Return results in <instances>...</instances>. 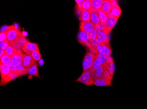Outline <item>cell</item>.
Wrapping results in <instances>:
<instances>
[{
	"instance_id": "cell-25",
	"label": "cell",
	"mask_w": 147,
	"mask_h": 109,
	"mask_svg": "<svg viewBox=\"0 0 147 109\" xmlns=\"http://www.w3.org/2000/svg\"><path fill=\"white\" fill-rule=\"evenodd\" d=\"M104 49L105 55L106 56H111V48L109 43L101 44Z\"/></svg>"
},
{
	"instance_id": "cell-27",
	"label": "cell",
	"mask_w": 147,
	"mask_h": 109,
	"mask_svg": "<svg viewBox=\"0 0 147 109\" xmlns=\"http://www.w3.org/2000/svg\"><path fill=\"white\" fill-rule=\"evenodd\" d=\"M19 50L10 44L9 46L7 48L5 51L6 53L8 54V55L12 56L14 55H15L18 51Z\"/></svg>"
},
{
	"instance_id": "cell-4",
	"label": "cell",
	"mask_w": 147,
	"mask_h": 109,
	"mask_svg": "<svg viewBox=\"0 0 147 109\" xmlns=\"http://www.w3.org/2000/svg\"><path fill=\"white\" fill-rule=\"evenodd\" d=\"M118 20V18L109 15L107 21L103 26V32L106 33H109L115 26Z\"/></svg>"
},
{
	"instance_id": "cell-29",
	"label": "cell",
	"mask_w": 147,
	"mask_h": 109,
	"mask_svg": "<svg viewBox=\"0 0 147 109\" xmlns=\"http://www.w3.org/2000/svg\"><path fill=\"white\" fill-rule=\"evenodd\" d=\"M29 55H30L36 61L40 60L41 59V55L40 52L39 50L30 53Z\"/></svg>"
},
{
	"instance_id": "cell-19",
	"label": "cell",
	"mask_w": 147,
	"mask_h": 109,
	"mask_svg": "<svg viewBox=\"0 0 147 109\" xmlns=\"http://www.w3.org/2000/svg\"><path fill=\"white\" fill-rule=\"evenodd\" d=\"M112 9L111 0H104L102 4L101 10L106 13H109Z\"/></svg>"
},
{
	"instance_id": "cell-20",
	"label": "cell",
	"mask_w": 147,
	"mask_h": 109,
	"mask_svg": "<svg viewBox=\"0 0 147 109\" xmlns=\"http://www.w3.org/2000/svg\"><path fill=\"white\" fill-rule=\"evenodd\" d=\"M27 71L28 69L24 68L22 63L16 65L15 72L19 77L27 74Z\"/></svg>"
},
{
	"instance_id": "cell-33",
	"label": "cell",
	"mask_w": 147,
	"mask_h": 109,
	"mask_svg": "<svg viewBox=\"0 0 147 109\" xmlns=\"http://www.w3.org/2000/svg\"><path fill=\"white\" fill-rule=\"evenodd\" d=\"M8 65H9L11 72H15L16 64L14 61L11 60Z\"/></svg>"
},
{
	"instance_id": "cell-31",
	"label": "cell",
	"mask_w": 147,
	"mask_h": 109,
	"mask_svg": "<svg viewBox=\"0 0 147 109\" xmlns=\"http://www.w3.org/2000/svg\"><path fill=\"white\" fill-rule=\"evenodd\" d=\"M96 57L100 61L102 64L105 66V65L106 64L107 56L105 55H102L98 54L96 55Z\"/></svg>"
},
{
	"instance_id": "cell-34",
	"label": "cell",
	"mask_w": 147,
	"mask_h": 109,
	"mask_svg": "<svg viewBox=\"0 0 147 109\" xmlns=\"http://www.w3.org/2000/svg\"><path fill=\"white\" fill-rule=\"evenodd\" d=\"M0 41L1 42L7 41V32L6 31H1L0 33Z\"/></svg>"
},
{
	"instance_id": "cell-15",
	"label": "cell",
	"mask_w": 147,
	"mask_h": 109,
	"mask_svg": "<svg viewBox=\"0 0 147 109\" xmlns=\"http://www.w3.org/2000/svg\"><path fill=\"white\" fill-rule=\"evenodd\" d=\"M23 57L24 54L22 53L20 50H19L15 55L11 56V60L15 62L17 65L19 64L22 63L23 60Z\"/></svg>"
},
{
	"instance_id": "cell-18",
	"label": "cell",
	"mask_w": 147,
	"mask_h": 109,
	"mask_svg": "<svg viewBox=\"0 0 147 109\" xmlns=\"http://www.w3.org/2000/svg\"><path fill=\"white\" fill-rule=\"evenodd\" d=\"M98 12L99 18H100V24L102 26H104L109 18V14L104 12L101 10L99 11Z\"/></svg>"
},
{
	"instance_id": "cell-26",
	"label": "cell",
	"mask_w": 147,
	"mask_h": 109,
	"mask_svg": "<svg viewBox=\"0 0 147 109\" xmlns=\"http://www.w3.org/2000/svg\"><path fill=\"white\" fill-rule=\"evenodd\" d=\"M11 60V56L8 55V54H5L0 58V64L7 65Z\"/></svg>"
},
{
	"instance_id": "cell-36",
	"label": "cell",
	"mask_w": 147,
	"mask_h": 109,
	"mask_svg": "<svg viewBox=\"0 0 147 109\" xmlns=\"http://www.w3.org/2000/svg\"><path fill=\"white\" fill-rule=\"evenodd\" d=\"M10 42L7 41H6L2 42H1V50H5L9 46Z\"/></svg>"
},
{
	"instance_id": "cell-13",
	"label": "cell",
	"mask_w": 147,
	"mask_h": 109,
	"mask_svg": "<svg viewBox=\"0 0 147 109\" xmlns=\"http://www.w3.org/2000/svg\"><path fill=\"white\" fill-rule=\"evenodd\" d=\"M19 77L15 72H10L8 76H7L5 78L1 79V86H4L6 85L11 80H13Z\"/></svg>"
},
{
	"instance_id": "cell-23",
	"label": "cell",
	"mask_w": 147,
	"mask_h": 109,
	"mask_svg": "<svg viewBox=\"0 0 147 109\" xmlns=\"http://www.w3.org/2000/svg\"><path fill=\"white\" fill-rule=\"evenodd\" d=\"M90 13L89 11L85 10H82L80 15L79 20L82 22H87V21H90Z\"/></svg>"
},
{
	"instance_id": "cell-9",
	"label": "cell",
	"mask_w": 147,
	"mask_h": 109,
	"mask_svg": "<svg viewBox=\"0 0 147 109\" xmlns=\"http://www.w3.org/2000/svg\"><path fill=\"white\" fill-rule=\"evenodd\" d=\"M94 24L91 22L90 21L87 22H81L80 24V31L89 32L90 31L93 29H95Z\"/></svg>"
},
{
	"instance_id": "cell-3",
	"label": "cell",
	"mask_w": 147,
	"mask_h": 109,
	"mask_svg": "<svg viewBox=\"0 0 147 109\" xmlns=\"http://www.w3.org/2000/svg\"><path fill=\"white\" fill-rule=\"evenodd\" d=\"M7 40L10 43L17 38L21 33L14 25L9 26L6 30Z\"/></svg>"
},
{
	"instance_id": "cell-38",
	"label": "cell",
	"mask_w": 147,
	"mask_h": 109,
	"mask_svg": "<svg viewBox=\"0 0 147 109\" xmlns=\"http://www.w3.org/2000/svg\"><path fill=\"white\" fill-rule=\"evenodd\" d=\"M114 62V60L111 56H107L106 58V64Z\"/></svg>"
},
{
	"instance_id": "cell-2",
	"label": "cell",
	"mask_w": 147,
	"mask_h": 109,
	"mask_svg": "<svg viewBox=\"0 0 147 109\" xmlns=\"http://www.w3.org/2000/svg\"><path fill=\"white\" fill-rule=\"evenodd\" d=\"M96 57V55L91 52H88L86 54L82 63L83 71H87L92 69V65Z\"/></svg>"
},
{
	"instance_id": "cell-28",
	"label": "cell",
	"mask_w": 147,
	"mask_h": 109,
	"mask_svg": "<svg viewBox=\"0 0 147 109\" xmlns=\"http://www.w3.org/2000/svg\"><path fill=\"white\" fill-rule=\"evenodd\" d=\"M92 8L91 0H84L82 5V10H85L89 11Z\"/></svg>"
},
{
	"instance_id": "cell-35",
	"label": "cell",
	"mask_w": 147,
	"mask_h": 109,
	"mask_svg": "<svg viewBox=\"0 0 147 109\" xmlns=\"http://www.w3.org/2000/svg\"><path fill=\"white\" fill-rule=\"evenodd\" d=\"M88 33H89V36H90V40L96 39L97 32L96 31L95 29L91 30L89 32H88Z\"/></svg>"
},
{
	"instance_id": "cell-37",
	"label": "cell",
	"mask_w": 147,
	"mask_h": 109,
	"mask_svg": "<svg viewBox=\"0 0 147 109\" xmlns=\"http://www.w3.org/2000/svg\"><path fill=\"white\" fill-rule=\"evenodd\" d=\"M97 50L98 52V54L102 55H105V52H104V49L103 47L101 46V44H98L97 46Z\"/></svg>"
},
{
	"instance_id": "cell-40",
	"label": "cell",
	"mask_w": 147,
	"mask_h": 109,
	"mask_svg": "<svg viewBox=\"0 0 147 109\" xmlns=\"http://www.w3.org/2000/svg\"><path fill=\"white\" fill-rule=\"evenodd\" d=\"M0 52H1V55H0V57L3 56V55H5L6 53L5 50H1H1H0Z\"/></svg>"
},
{
	"instance_id": "cell-17",
	"label": "cell",
	"mask_w": 147,
	"mask_h": 109,
	"mask_svg": "<svg viewBox=\"0 0 147 109\" xmlns=\"http://www.w3.org/2000/svg\"><path fill=\"white\" fill-rule=\"evenodd\" d=\"M10 70L9 68L8 65H1L0 66V72L1 79L5 78L8 76V75L10 73Z\"/></svg>"
},
{
	"instance_id": "cell-30",
	"label": "cell",
	"mask_w": 147,
	"mask_h": 109,
	"mask_svg": "<svg viewBox=\"0 0 147 109\" xmlns=\"http://www.w3.org/2000/svg\"><path fill=\"white\" fill-rule=\"evenodd\" d=\"M109 33H106L103 32L101 37V43L100 44L109 43Z\"/></svg>"
},
{
	"instance_id": "cell-24",
	"label": "cell",
	"mask_w": 147,
	"mask_h": 109,
	"mask_svg": "<svg viewBox=\"0 0 147 109\" xmlns=\"http://www.w3.org/2000/svg\"><path fill=\"white\" fill-rule=\"evenodd\" d=\"M105 66L109 73L111 79H112L115 73V65L114 63L113 62V63H110L106 64Z\"/></svg>"
},
{
	"instance_id": "cell-22",
	"label": "cell",
	"mask_w": 147,
	"mask_h": 109,
	"mask_svg": "<svg viewBox=\"0 0 147 109\" xmlns=\"http://www.w3.org/2000/svg\"><path fill=\"white\" fill-rule=\"evenodd\" d=\"M103 2V0H91L92 6L93 9L98 11L101 10Z\"/></svg>"
},
{
	"instance_id": "cell-39",
	"label": "cell",
	"mask_w": 147,
	"mask_h": 109,
	"mask_svg": "<svg viewBox=\"0 0 147 109\" xmlns=\"http://www.w3.org/2000/svg\"><path fill=\"white\" fill-rule=\"evenodd\" d=\"M111 1L112 8L119 5H118V2H117V1H115V0H111Z\"/></svg>"
},
{
	"instance_id": "cell-14",
	"label": "cell",
	"mask_w": 147,
	"mask_h": 109,
	"mask_svg": "<svg viewBox=\"0 0 147 109\" xmlns=\"http://www.w3.org/2000/svg\"><path fill=\"white\" fill-rule=\"evenodd\" d=\"M121 14H122V10L119 5L112 8L109 13V15H111L118 19L120 17Z\"/></svg>"
},
{
	"instance_id": "cell-5",
	"label": "cell",
	"mask_w": 147,
	"mask_h": 109,
	"mask_svg": "<svg viewBox=\"0 0 147 109\" xmlns=\"http://www.w3.org/2000/svg\"><path fill=\"white\" fill-rule=\"evenodd\" d=\"M28 42L25 36L21 34L14 41L11 42L10 44L18 50H20L23 49Z\"/></svg>"
},
{
	"instance_id": "cell-8",
	"label": "cell",
	"mask_w": 147,
	"mask_h": 109,
	"mask_svg": "<svg viewBox=\"0 0 147 109\" xmlns=\"http://www.w3.org/2000/svg\"><path fill=\"white\" fill-rule=\"evenodd\" d=\"M22 50L26 54L30 55L33 52L39 50L38 46L36 43H32L28 41Z\"/></svg>"
},
{
	"instance_id": "cell-10",
	"label": "cell",
	"mask_w": 147,
	"mask_h": 109,
	"mask_svg": "<svg viewBox=\"0 0 147 109\" xmlns=\"http://www.w3.org/2000/svg\"><path fill=\"white\" fill-rule=\"evenodd\" d=\"M90 13V20L95 26L98 25L100 24L98 12L97 10L92 8L89 11Z\"/></svg>"
},
{
	"instance_id": "cell-1",
	"label": "cell",
	"mask_w": 147,
	"mask_h": 109,
	"mask_svg": "<svg viewBox=\"0 0 147 109\" xmlns=\"http://www.w3.org/2000/svg\"><path fill=\"white\" fill-rule=\"evenodd\" d=\"M94 72V69H93L83 71L81 76L76 81L81 83L87 86L92 85L95 79Z\"/></svg>"
},
{
	"instance_id": "cell-12",
	"label": "cell",
	"mask_w": 147,
	"mask_h": 109,
	"mask_svg": "<svg viewBox=\"0 0 147 109\" xmlns=\"http://www.w3.org/2000/svg\"><path fill=\"white\" fill-rule=\"evenodd\" d=\"M94 85L99 87H105V86H109L111 87V81L107 80L103 78L95 79L94 82Z\"/></svg>"
},
{
	"instance_id": "cell-21",
	"label": "cell",
	"mask_w": 147,
	"mask_h": 109,
	"mask_svg": "<svg viewBox=\"0 0 147 109\" xmlns=\"http://www.w3.org/2000/svg\"><path fill=\"white\" fill-rule=\"evenodd\" d=\"M27 74L30 75L32 76H35L37 77L40 78L39 75L38 71V66L37 64H35L32 67L28 69L27 71Z\"/></svg>"
},
{
	"instance_id": "cell-6",
	"label": "cell",
	"mask_w": 147,
	"mask_h": 109,
	"mask_svg": "<svg viewBox=\"0 0 147 109\" xmlns=\"http://www.w3.org/2000/svg\"><path fill=\"white\" fill-rule=\"evenodd\" d=\"M36 63V61L30 55L27 54H24L22 64L24 68L28 69Z\"/></svg>"
},
{
	"instance_id": "cell-11",
	"label": "cell",
	"mask_w": 147,
	"mask_h": 109,
	"mask_svg": "<svg viewBox=\"0 0 147 109\" xmlns=\"http://www.w3.org/2000/svg\"><path fill=\"white\" fill-rule=\"evenodd\" d=\"M99 44L96 39L90 40L86 46L89 48L91 52L92 53L96 55L98 54V52L97 50V46Z\"/></svg>"
},
{
	"instance_id": "cell-7",
	"label": "cell",
	"mask_w": 147,
	"mask_h": 109,
	"mask_svg": "<svg viewBox=\"0 0 147 109\" xmlns=\"http://www.w3.org/2000/svg\"><path fill=\"white\" fill-rule=\"evenodd\" d=\"M77 39L79 43L86 46L90 40L89 33L82 31H80L77 36Z\"/></svg>"
},
{
	"instance_id": "cell-16",
	"label": "cell",
	"mask_w": 147,
	"mask_h": 109,
	"mask_svg": "<svg viewBox=\"0 0 147 109\" xmlns=\"http://www.w3.org/2000/svg\"><path fill=\"white\" fill-rule=\"evenodd\" d=\"M106 70L107 69L104 65L95 69L94 73L95 79L102 78Z\"/></svg>"
},
{
	"instance_id": "cell-32",
	"label": "cell",
	"mask_w": 147,
	"mask_h": 109,
	"mask_svg": "<svg viewBox=\"0 0 147 109\" xmlns=\"http://www.w3.org/2000/svg\"><path fill=\"white\" fill-rule=\"evenodd\" d=\"M102 65H103L101 63L100 61L96 57L94 61L93 62V65H92V69L95 70L97 68L101 67Z\"/></svg>"
}]
</instances>
